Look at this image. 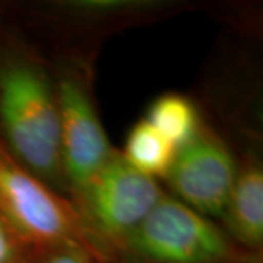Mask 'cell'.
<instances>
[{
  "mask_svg": "<svg viewBox=\"0 0 263 263\" xmlns=\"http://www.w3.org/2000/svg\"><path fill=\"white\" fill-rule=\"evenodd\" d=\"M0 129L24 168L44 183L63 180L56 88L35 65L13 60L0 69Z\"/></svg>",
  "mask_w": 263,
  "mask_h": 263,
  "instance_id": "1",
  "label": "cell"
},
{
  "mask_svg": "<svg viewBox=\"0 0 263 263\" xmlns=\"http://www.w3.org/2000/svg\"><path fill=\"white\" fill-rule=\"evenodd\" d=\"M0 215L22 246L94 249L75 205L24 168L2 145Z\"/></svg>",
  "mask_w": 263,
  "mask_h": 263,
  "instance_id": "2",
  "label": "cell"
},
{
  "mask_svg": "<svg viewBox=\"0 0 263 263\" xmlns=\"http://www.w3.org/2000/svg\"><path fill=\"white\" fill-rule=\"evenodd\" d=\"M122 246L154 263H221L233 256L227 235L211 218L167 195Z\"/></svg>",
  "mask_w": 263,
  "mask_h": 263,
  "instance_id": "3",
  "label": "cell"
},
{
  "mask_svg": "<svg viewBox=\"0 0 263 263\" xmlns=\"http://www.w3.org/2000/svg\"><path fill=\"white\" fill-rule=\"evenodd\" d=\"M164 196L155 179L116 152L76 195V209L91 237L122 246Z\"/></svg>",
  "mask_w": 263,
  "mask_h": 263,
  "instance_id": "4",
  "label": "cell"
},
{
  "mask_svg": "<svg viewBox=\"0 0 263 263\" xmlns=\"http://www.w3.org/2000/svg\"><path fill=\"white\" fill-rule=\"evenodd\" d=\"M237 173L228 146L200 127L177 148L165 179L177 200L208 218H222Z\"/></svg>",
  "mask_w": 263,
  "mask_h": 263,
  "instance_id": "5",
  "label": "cell"
},
{
  "mask_svg": "<svg viewBox=\"0 0 263 263\" xmlns=\"http://www.w3.org/2000/svg\"><path fill=\"white\" fill-rule=\"evenodd\" d=\"M60 111V152L63 183L78 195L116 154L97 114L91 95L75 76L56 86Z\"/></svg>",
  "mask_w": 263,
  "mask_h": 263,
  "instance_id": "6",
  "label": "cell"
},
{
  "mask_svg": "<svg viewBox=\"0 0 263 263\" xmlns=\"http://www.w3.org/2000/svg\"><path fill=\"white\" fill-rule=\"evenodd\" d=\"M222 219L238 243L247 247L263 243V168L257 161L238 167Z\"/></svg>",
  "mask_w": 263,
  "mask_h": 263,
  "instance_id": "7",
  "label": "cell"
},
{
  "mask_svg": "<svg viewBox=\"0 0 263 263\" xmlns=\"http://www.w3.org/2000/svg\"><path fill=\"white\" fill-rule=\"evenodd\" d=\"M177 148L165 139L146 119L129 132L123 158L135 170L151 179L165 177L174 161Z\"/></svg>",
  "mask_w": 263,
  "mask_h": 263,
  "instance_id": "8",
  "label": "cell"
},
{
  "mask_svg": "<svg viewBox=\"0 0 263 263\" xmlns=\"http://www.w3.org/2000/svg\"><path fill=\"white\" fill-rule=\"evenodd\" d=\"M146 120L176 148L190 141L200 129L195 105L179 94L157 98L151 104Z\"/></svg>",
  "mask_w": 263,
  "mask_h": 263,
  "instance_id": "9",
  "label": "cell"
},
{
  "mask_svg": "<svg viewBox=\"0 0 263 263\" xmlns=\"http://www.w3.org/2000/svg\"><path fill=\"white\" fill-rule=\"evenodd\" d=\"M22 247L24 246L0 215V263H19Z\"/></svg>",
  "mask_w": 263,
  "mask_h": 263,
  "instance_id": "10",
  "label": "cell"
},
{
  "mask_svg": "<svg viewBox=\"0 0 263 263\" xmlns=\"http://www.w3.org/2000/svg\"><path fill=\"white\" fill-rule=\"evenodd\" d=\"M47 256L40 263H92L91 252L82 247L65 246L48 249Z\"/></svg>",
  "mask_w": 263,
  "mask_h": 263,
  "instance_id": "11",
  "label": "cell"
}]
</instances>
